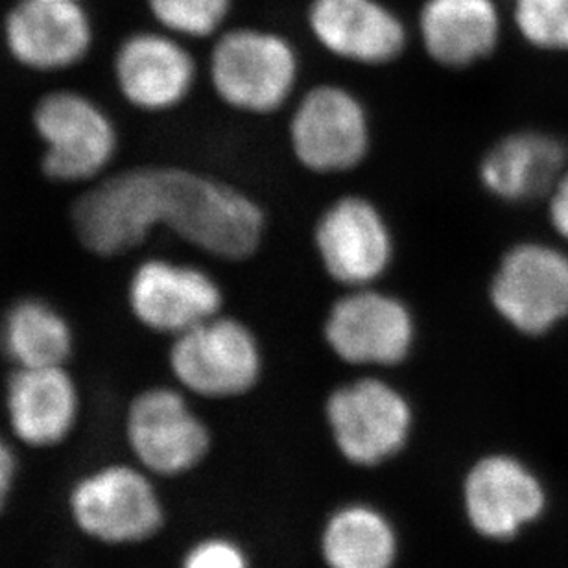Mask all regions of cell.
<instances>
[{"mask_svg": "<svg viewBox=\"0 0 568 568\" xmlns=\"http://www.w3.org/2000/svg\"><path fill=\"white\" fill-rule=\"evenodd\" d=\"M397 550L394 526L366 504L338 509L323 530L322 554L328 568H392Z\"/></svg>", "mask_w": 568, "mask_h": 568, "instance_id": "obj_21", "label": "cell"}, {"mask_svg": "<svg viewBox=\"0 0 568 568\" xmlns=\"http://www.w3.org/2000/svg\"><path fill=\"white\" fill-rule=\"evenodd\" d=\"M8 434L17 447L52 450L82 419V392L67 366L13 367L4 386Z\"/></svg>", "mask_w": 568, "mask_h": 568, "instance_id": "obj_14", "label": "cell"}, {"mask_svg": "<svg viewBox=\"0 0 568 568\" xmlns=\"http://www.w3.org/2000/svg\"><path fill=\"white\" fill-rule=\"evenodd\" d=\"M503 17L495 0H425L419 36L432 61L467 69L495 52Z\"/></svg>", "mask_w": 568, "mask_h": 568, "instance_id": "obj_19", "label": "cell"}, {"mask_svg": "<svg viewBox=\"0 0 568 568\" xmlns=\"http://www.w3.org/2000/svg\"><path fill=\"white\" fill-rule=\"evenodd\" d=\"M0 344L13 367L67 366L74 334L58 308L39 297H27L6 312Z\"/></svg>", "mask_w": 568, "mask_h": 568, "instance_id": "obj_20", "label": "cell"}, {"mask_svg": "<svg viewBox=\"0 0 568 568\" xmlns=\"http://www.w3.org/2000/svg\"><path fill=\"white\" fill-rule=\"evenodd\" d=\"M514 22L537 49L568 52V0H514Z\"/></svg>", "mask_w": 568, "mask_h": 568, "instance_id": "obj_23", "label": "cell"}, {"mask_svg": "<svg viewBox=\"0 0 568 568\" xmlns=\"http://www.w3.org/2000/svg\"><path fill=\"white\" fill-rule=\"evenodd\" d=\"M464 508L478 536L509 542L547 519L552 491L526 459L493 453L478 459L465 476Z\"/></svg>", "mask_w": 568, "mask_h": 568, "instance_id": "obj_7", "label": "cell"}, {"mask_svg": "<svg viewBox=\"0 0 568 568\" xmlns=\"http://www.w3.org/2000/svg\"><path fill=\"white\" fill-rule=\"evenodd\" d=\"M36 2H80V0H36Z\"/></svg>", "mask_w": 568, "mask_h": 568, "instance_id": "obj_27", "label": "cell"}, {"mask_svg": "<svg viewBox=\"0 0 568 568\" xmlns=\"http://www.w3.org/2000/svg\"><path fill=\"white\" fill-rule=\"evenodd\" d=\"M550 220L559 235L568 241V172L559 178L550 197Z\"/></svg>", "mask_w": 568, "mask_h": 568, "instance_id": "obj_26", "label": "cell"}, {"mask_svg": "<svg viewBox=\"0 0 568 568\" xmlns=\"http://www.w3.org/2000/svg\"><path fill=\"white\" fill-rule=\"evenodd\" d=\"M290 146L300 164L314 174L358 169L372 148L366 105L342 85L308 89L290 119Z\"/></svg>", "mask_w": 568, "mask_h": 568, "instance_id": "obj_10", "label": "cell"}, {"mask_svg": "<svg viewBox=\"0 0 568 568\" xmlns=\"http://www.w3.org/2000/svg\"><path fill=\"white\" fill-rule=\"evenodd\" d=\"M306 22L322 49L356 65L394 63L408 44L405 22L383 0H312Z\"/></svg>", "mask_w": 568, "mask_h": 568, "instance_id": "obj_15", "label": "cell"}, {"mask_svg": "<svg viewBox=\"0 0 568 568\" xmlns=\"http://www.w3.org/2000/svg\"><path fill=\"white\" fill-rule=\"evenodd\" d=\"M65 503L78 534L102 547L152 541L166 520L158 478L133 459L105 462L85 470L72 481Z\"/></svg>", "mask_w": 568, "mask_h": 568, "instance_id": "obj_2", "label": "cell"}, {"mask_svg": "<svg viewBox=\"0 0 568 568\" xmlns=\"http://www.w3.org/2000/svg\"><path fill=\"white\" fill-rule=\"evenodd\" d=\"M209 78L225 105L247 115H270L294 94L300 55L281 33L233 28L214 43Z\"/></svg>", "mask_w": 568, "mask_h": 568, "instance_id": "obj_3", "label": "cell"}, {"mask_svg": "<svg viewBox=\"0 0 568 568\" xmlns=\"http://www.w3.org/2000/svg\"><path fill=\"white\" fill-rule=\"evenodd\" d=\"M19 476L21 464L17 454V443L11 439L10 434L0 432V515L4 514L16 495Z\"/></svg>", "mask_w": 568, "mask_h": 568, "instance_id": "obj_25", "label": "cell"}, {"mask_svg": "<svg viewBox=\"0 0 568 568\" xmlns=\"http://www.w3.org/2000/svg\"><path fill=\"white\" fill-rule=\"evenodd\" d=\"M169 367L186 394L231 399L255 388L263 373V351L246 323L220 312L174 336Z\"/></svg>", "mask_w": 568, "mask_h": 568, "instance_id": "obj_4", "label": "cell"}, {"mask_svg": "<svg viewBox=\"0 0 568 568\" xmlns=\"http://www.w3.org/2000/svg\"><path fill=\"white\" fill-rule=\"evenodd\" d=\"M122 434L130 458L155 478H178L196 469L211 448V432L186 392L152 386L128 405Z\"/></svg>", "mask_w": 568, "mask_h": 568, "instance_id": "obj_6", "label": "cell"}, {"mask_svg": "<svg viewBox=\"0 0 568 568\" xmlns=\"http://www.w3.org/2000/svg\"><path fill=\"white\" fill-rule=\"evenodd\" d=\"M71 220L80 244L99 257L126 255L166 230L211 257L241 263L266 233V214L246 192L181 166H138L94 181Z\"/></svg>", "mask_w": 568, "mask_h": 568, "instance_id": "obj_1", "label": "cell"}, {"mask_svg": "<svg viewBox=\"0 0 568 568\" xmlns=\"http://www.w3.org/2000/svg\"><path fill=\"white\" fill-rule=\"evenodd\" d=\"M314 246L328 277L347 290L375 286L395 253L388 220L364 196L331 203L317 220Z\"/></svg>", "mask_w": 568, "mask_h": 568, "instance_id": "obj_12", "label": "cell"}, {"mask_svg": "<svg viewBox=\"0 0 568 568\" xmlns=\"http://www.w3.org/2000/svg\"><path fill=\"white\" fill-rule=\"evenodd\" d=\"M6 49L30 71L74 67L93 44V24L80 2L22 0L4 22Z\"/></svg>", "mask_w": 568, "mask_h": 568, "instance_id": "obj_17", "label": "cell"}, {"mask_svg": "<svg viewBox=\"0 0 568 568\" xmlns=\"http://www.w3.org/2000/svg\"><path fill=\"white\" fill-rule=\"evenodd\" d=\"M33 128L44 144L41 169L60 183L99 181L119 150L115 122L102 105L77 91L44 94L33 108Z\"/></svg>", "mask_w": 568, "mask_h": 568, "instance_id": "obj_5", "label": "cell"}, {"mask_svg": "<svg viewBox=\"0 0 568 568\" xmlns=\"http://www.w3.org/2000/svg\"><path fill=\"white\" fill-rule=\"evenodd\" d=\"M328 428L351 464L375 467L400 453L410 437L414 412L400 389L383 378H356L328 395Z\"/></svg>", "mask_w": 568, "mask_h": 568, "instance_id": "obj_9", "label": "cell"}, {"mask_svg": "<svg viewBox=\"0 0 568 568\" xmlns=\"http://www.w3.org/2000/svg\"><path fill=\"white\" fill-rule=\"evenodd\" d=\"M416 334L410 306L375 286L347 290L323 323L328 347L351 366H399L410 356Z\"/></svg>", "mask_w": 568, "mask_h": 568, "instance_id": "obj_8", "label": "cell"}, {"mask_svg": "<svg viewBox=\"0 0 568 568\" xmlns=\"http://www.w3.org/2000/svg\"><path fill=\"white\" fill-rule=\"evenodd\" d=\"M233 0H148L153 19L178 38L216 36L230 16Z\"/></svg>", "mask_w": 568, "mask_h": 568, "instance_id": "obj_22", "label": "cell"}, {"mask_svg": "<svg viewBox=\"0 0 568 568\" xmlns=\"http://www.w3.org/2000/svg\"><path fill=\"white\" fill-rule=\"evenodd\" d=\"M567 159V144L556 135L509 133L481 155L478 178L481 186L503 202H534L552 192L565 174Z\"/></svg>", "mask_w": 568, "mask_h": 568, "instance_id": "obj_18", "label": "cell"}, {"mask_svg": "<svg viewBox=\"0 0 568 568\" xmlns=\"http://www.w3.org/2000/svg\"><path fill=\"white\" fill-rule=\"evenodd\" d=\"M116 88L135 110L170 111L185 102L196 82V63L178 36L139 32L124 39L113 63Z\"/></svg>", "mask_w": 568, "mask_h": 568, "instance_id": "obj_16", "label": "cell"}, {"mask_svg": "<svg viewBox=\"0 0 568 568\" xmlns=\"http://www.w3.org/2000/svg\"><path fill=\"white\" fill-rule=\"evenodd\" d=\"M181 568H250V561L236 542L225 537H207L186 550Z\"/></svg>", "mask_w": 568, "mask_h": 568, "instance_id": "obj_24", "label": "cell"}, {"mask_svg": "<svg viewBox=\"0 0 568 568\" xmlns=\"http://www.w3.org/2000/svg\"><path fill=\"white\" fill-rule=\"evenodd\" d=\"M128 305L142 327L172 338L224 308V292L205 270L169 258H148L128 284Z\"/></svg>", "mask_w": 568, "mask_h": 568, "instance_id": "obj_13", "label": "cell"}, {"mask_svg": "<svg viewBox=\"0 0 568 568\" xmlns=\"http://www.w3.org/2000/svg\"><path fill=\"white\" fill-rule=\"evenodd\" d=\"M489 300L520 334L550 333L568 316L567 255L539 242L509 247L493 275Z\"/></svg>", "mask_w": 568, "mask_h": 568, "instance_id": "obj_11", "label": "cell"}]
</instances>
